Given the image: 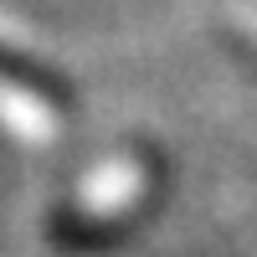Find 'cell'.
Here are the masks:
<instances>
[{
    "label": "cell",
    "mask_w": 257,
    "mask_h": 257,
    "mask_svg": "<svg viewBox=\"0 0 257 257\" xmlns=\"http://www.w3.org/2000/svg\"><path fill=\"white\" fill-rule=\"evenodd\" d=\"M165 196V165L155 149L123 144L82 180L67 206L52 211V242L67 252H98L134 231Z\"/></svg>",
    "instance_id": "1"
},
{
    "label": "cell",
    "mask_w": 257,
    "mask_h": 257,
    "mask_svg": "<svg viewBox=\"0 0 257 257\" xmlns=\"http://www.w3.org/2000/svg\"><path fill=\"white\" fill-rule=\"evenodd\" d=\"M0 128L21 144H57L67 113H62V82L0 72Z\"/></svg>",
    "instance_id": "2"
},
{
    "label": "cell",
    "mask_w": 257,
    "mask_h": 257,
    "mask_svg": "<svg viewBox=\"0 0 257 257\" xmlns=\"http://www.w3.org/2000/svg\"><path fill=\"white\" fill-rule=\"evenodd\" d=\"M231 26L257 47V0H237V6H231Z\"/></svg>",
    "instance_id": "3"
}]
</instances>
